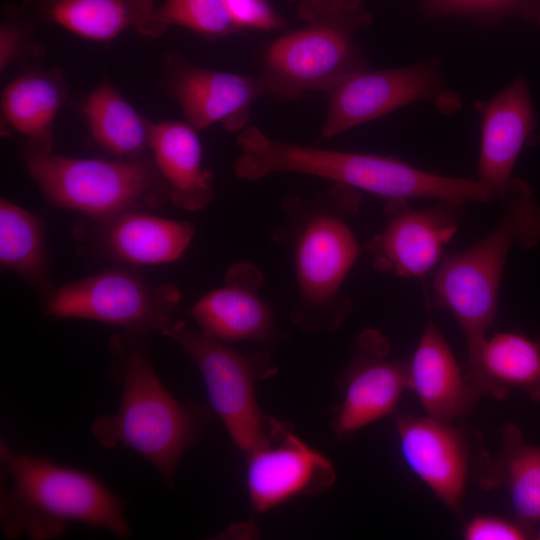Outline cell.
Segmentation results:
<instances>
[{
    "instance_id": "obj_21",
    "label": "cell",
    "mask_w": 540,
    "mask_h": 540,
    "mask_svg": "<svg viewBox=\"0 0 540 540\" xmlns=\"http://www.w3.org/2000/svg\"><path fill=\"white\" fill-rule=\"evenodd\" d=\"M108 254L130 265H162L178 260L190 246L194 226L141 212L128 211L104 222Z\"/></svg>"
},
{
    "instance_id": "obj_34",
    "label": "cell",
    "mask_w": 540,
    "mask_h": 540,
    "mask_svg": "<svg viewBox=\"0 0 540 540\" xmlns=\"http://www.w3.org/2000/svg\"><path fill=\"white\" fill-rule=\"evenodd\" d=\"M291 2L297 1V0H290Z\"/></svg>"
},
{
    "instance_id": "obj_3",
    "label": "cell",
    "mask_w": 540,
    "mask_h": 540,
    "mask_svg": "<svg viewBox=\"0 0 540 540\" xmlns=\"http://www.w3.org/2000/svg\"><path fill=\"white\" fill-rule=\"evenodd\" d=\"M233 170L257 181L273 173L312 175L366 191L385 200L428 198L465 205L481 194L474 179L427 172L396 157L296 145L268 137L249 124L236 138Z\"/></svg>"
},
{
    "instance_id": "obj_16",
    "label": "cell",
    "mask_w": 540,
    "mask_h": 540,
    "mask_svg": "<svg viewBox=\"0 0 540 540\" xmlns=\"http://www.w3.org/2000/svg\"><path fill=\"white\" fill-rule=\"evenodd\" d=\"M262 283L261 271L251 262L232 265L226 271L224 285L203 295L191 308L199 331L228 344L277 343L281 333L270 306L258 292Z\"/></svg>"
},
{
    "instance_id": "obj_4",
    "label": "cell",
    "mask_w": 540,
    "mask_h": 540,
    "mask_svg": "<svg viewBox=\"0 0 540 540\" xmlns=\"http://www.w3.org/2000/svg\"><path fill=\"white\" fill-rule=\"evenodd\" d=\"M1 524L6 537H58L72 522L126 537L124 501L93 475L11 450L3 441Z\"/></svg>"
},
{
    "instance_id": "obj_24",
    "label": "cell",
    "mask_w": 540,
    "mask_h": 540,
    "mask_svg": "<svg viewBox=\"0 0 540 540\" xmlns=\"http://www.w3.org/2000/svg\"><path fill=\"white\" fill-rule=\"evenodd\" d=\"M45 19L86 39L108 41L135 29L155 7L153 0H30Z\"/></svg>"
},
{
    "instance_id": "obj_27",
    "label": "cell",
    "mask_w": 540,
    "mask_h": 540,
    "mask_svg": "<svg viewBox=\"0 0 540 540\" xmlns=\"http://www.w3.org/2000/svg\"><path fill=\"white\" fill-rule=\"evenodd\" d=\"M171 26L184 27L210 39L241 32L232 21L224 0H164L136 30L145 37L157 38Z\"/></svg>"
},
{
    "instance_id": "obj_18",
    "label": "cell",
    "mask_w": 540,
    "mask_h": 540,
    "mask_svg": "<svg viewBox=\"0 0 540 540\" xmlns=\"http://www.w3.org/2000/svg\"><path fill=\"white\" fill-rule=\"evenodd\" d=\"M407 386L427 416L446 422L467 415L480 398L431 317L407 359Z\"/></svg>"
},
{
    "instance_id": "obj_1",
    "label": "cell",
    "mask_w": 540,
    "mask_h": 540,
    "mask_svg": "<svg viewBox=\"0 0 540 540\" xmlns=\"http://www.w3.org/2000/svg\"><path fill=\"white\" fill-rule=\"evenodd\" d=\"M360 204L359 190L338 183L310 197L283 199L284 219L271 238L292 251L298 292L290 320L304 333L334 332L351 312L342 287L360 255L348 223Z\"/></svg>"
},
{
    "instance_id": "obj_17",
    "label": "cell",
    "mask_w": 540,
    "mask_h": 540,
    "mask_svg": "<svg viewBox=\"0 0 540 540\" xmlns=\"http://www.w3.org/2000/svg\"><path fill=\"white\" fill-rule=\"evenodd\" d=\"M482 127L477 180L499 200L506 194L522 148L537 126L526 81L515 78L487 102H476Z\"/></svg>"
},
{
    "instance_id": "obj_13",
    "label": "cell",
    "mask_w": 540,
    "mask_h": 540,
    "mask_svg": "<svg viewBox=\"0 0 540 540\" xmlns=\"http://www.w3.org/2000/svg\"><path fill=\"white\" fill-rule=\"evenodd\" d=\"M245 459L247 493L256 513L296 497L324 493L336 480L331 461L280 420L270 439Z\"/></svg>"
},
{
    "instance_id": "obj_9",
    "label": "cell",
    "mask_w": 540,
    "mask_h": 540,
    "mask_svg": "<svg viewBox=\"0 0 540 540\" xmlns=\"http://www.w3.org/2000/svg\"><path fill=\"white\" fill-rule=\"evenodd\" d=\"M180 301L181 293L172 284L112 268L54 288L44 310L56 319L93 320L146 335L170 326Z\"/></svg>"
},
{
    "instance_id": "obj_11",
    "label": "cell",
    "mask_w": 540,
    "mask_h": 540,
    "mask_svg": "<svg viewBox=\"0 0 540 540\" xmlns=\"http://www.w3.org/2000/svg\"><path fill=\"white\" fill-rule=\"evenodd\" d=\"M336 386L340 400L333 409L332 430L339 441H349L364 427L397 413L408 388L407 359L391 356L390 341L379 330L364 329Z\"/></svg>"
},
{
    "instance_id": "obj_23",
    "label": "cell",
    "mask_w": 540,
    "mask_h": 540,
    "mask_svg": "<svg viewBox=\"0 0 540 540\" xmlns=\"http://www.w3.org/2000/svg\"><path fill=\"white\" fill-rule=\"evenodd\" d=\"M59 72L30 71L9 83L2 93L6 122L27 137L25 150L52 151L53 122L65 99Z\"/></svg>"
},
{
    "instance_id": "obj_12",
    "label": "cell",
    "mask_w": 540,
    "mask_h": 540,
    "mask_svg": "<svg viewBox=\"0 0 540 540\" xmlns=\"http://www.w3.org/2000/svg\"><path fill=\"white\" fill-rule=\"evenodd\" d=\"M464 205L443 200L428 208L409 200H385L386 223L364 246L373 267L402 278H423L441 261L458 231Z\"/></svg>"
},
{
    "instance_id": "obj_19",
    "label": "cell",
    "mask_w": 540,
    "mask_h": 540,
    "mask_svg": "<svg viewBox=\"0 0 540 540\" xmlns=\"http://www.w3.org/2000/svg\"><path fill=\"white\" fill-rule=\"evenodd\" d=\"M466 377L481 397L506 399L512 390L540 403V341L520 332H498L486 337L467 355Z\"/></svg>"
},
{
    "instance_id": "obj_2",
    "label": "cell",
    "mask_w": 540,
    "mask_h": 540,
    "mask_svg": "<svg viewBox=\"0 0 540 540\" xmlns=\"http://www.w3.org/2000/svg\"><path fill=\"white\" fill-rule=\"evenodd\" d=\"M143 336L124 331L110 339L111 368L122 398L114 415L93 421L92 434L105 448L135 450L171 487L181 458L199 439L211 412L170 394L155 372Z\"/></svg>"
},
{
    "instance_id": "obj_22",
    "label": "cell",
    "mask_w": 540,
    "mask_h": 540,
    "mask_svg": "<svg viewBox=\"0 0 540 540\" xmlns=\"http://www.w3.org/2000/svg\"><path fill=\"white\" fill-rule=\"evenodd\" d=\"M501 436V449L479 484L485 490L503 487L513 518L535 531L540 522V447L526 443L514 423L505 424Z\"/></svg>"
},
{
    "instance_id": "obj_8",
    "label": "cell",
    "mask_w": 540,
    "mask_h": 540,
    "mask_svg": "<svg viewBox=\"0 0 540 540\" xmlns=\"http://www.w3.org/2000/svg\"><path fill=\"white\" fill-rule=\"evenodd\" d=\"M161 334L174 340L198 367L210 408L245 456L265 444L279 420L260 408L255 387L277 372L269 351L242 353L230 344L173 322Z\"/></svg>"
},
{
    "instance_id": "obj_7",
    "label": "cell",
    "mask_w": 540,
    "mask_h": 540,
    "mask_svg": "<svg viewBox=\"0 0 540 540\" xmlns=\"http://www.w3.org/2000/svg\"><path fill=\"white\" fill-rule=\"evenodd\" d=\"M24 160L51 204L102 222L169 201L168 186L154 162L140 157L114 161L25 150Z\"/></svg>"
},
{
    "instance_id": "obj_28",
    "label": "cell",
    "mask_w": 540,
    "mask_h": 540,
    "mask_svg": "<svg viewBox=\"0 0 540 540\" xmlns=\"http://www.w3.org/2000/svg\"><path fill=\"white\" fill-rule=\"evenodd\" d=\"M432 14L460 15L477 22L516 16L531 20L536 0H422Z\"/></svg>"
},
{
    "instance_id": "obj_25",
    "label": "cell",
    "mask_w": 540,
    "mask_h": 540,
    "mask_svg": "<svg viewBox=\"0 0 540 540\" xmlns=\"http://www.w3.org/2000/svg\"><path fill=\"white\" fill-rule=\"evenodd\" d=\"M0 263L46 297L54 290L42 219L4 198L0 200Z\"/></svg>"
},
{
    "instance_id": "obj_14",
    "label": "cell",
    "mask_w": 540,
    "mask_h": 540,
    "mask_svg": "<svg viewBox=\"0 0 540 540\" xmlns=\"http://www.w3.org/2000/svg\"><path fill=\"white\" fill-rule=\"evenodd\" d=\"M401 457L455 515H462L470 449L465 431L429 416L395 414Z\"/></svg>"
},
{
    "instance_id": "obj_32",
    "label": "cell",
    "mask_w": 540,
    "mask_h": 540,
    "mask_svg": "<svg viewBox=\"0 0 540 540\" xmlns=\"http://www.w3.org/2000/svg\"><path fill=\"white\" fill-rule=\"evenodd\" d=\"M531 20H534L540 25V0H536L534 4Z\"/></svg>"
},
{
    "instance_id": "obj_15",
    "label": "cell",
    "mask_w": 540,
    "mask_h": 540,
    "mask_svg": "<svg viewBox=\"0 0 540 540\" xmlns=\"http://www.w3.org/2000/svg\"><path fill=\"white\" fill-rule=\"evenodd\" d=\"M167 62L168 88L196 130L218 123L239 133L250 124L253 103L266 96L259 76L197 67L180 56Z\"/></svg>"
},
{
    "instance_id": "obj_10",
    "label": "cell",
    "mask_w": 540,
    "mask_h": 540,
    "mask_svg": "<svg viewBox=\"0 0 540 540\" xmlns=\"http://www.w3.org/2000/svg\"><path fill=\"white\" fill-rule=\"evenodd\" d=\"M426 100L446 114L461 107L459 96L445 87L438 60L393 69L366 68L326 93L327 112L319 140L332 138L405 105Z\"/></svg>"
},
{
    "instance_id": "obj_6",
    "label": "cell",
    "mask_w": 540,
    "mask_h": 540,
    "mask_svg": "<svg viewBox=\"0 0 540 540\" xmlns=\"http://www.w3.org/2000/svg\"><path fill=\"white\" fill-rule=\"evenodd\" d=\"M296 13L303 24L269 42L260 53L258 76L266 96L326 94L368 68L356 34L372 17L361 0H300Z\"/></svg>"
},
{
    "instance_id": "obj_29",
    "label": "cell",
    "mask_w": 540,
    "mask_h": 540,
    "mask_svg": "<svg viewBox=\"0 0 540 540\" xmlns=\"http://www.w3.org/2000/svg\"><path fill=\"white\" fill-rule=\"evenodd\" d=\"M462 536L466 540H523L534 539L535 531L514 518L480 514L464 524Z\"/></svg>"
},
{
    "instance_id": "obj_20",
    "label": "cell",
    "mask_w": 540,
    "mask_h": 540,
    "mask_svg": "<svg viewBox=\"0 0 540 540\" xmlns=\"http://www.w3.org/2000/svg\"><path fill=\"white\" fill-rule=\"evenodd\" d=\"M149 150L175 207L200 211L208 206L214 196L213 174L203 168L194 127L178 121L150 122Z\"/></svg>"
},
{
    "instance_id": "obj_33",
    "label": "cell",
    "mask_w": 540,
    "mask_h": 540,
    "mask_svg": "<svg viewBox=\"0 0 540 540\" xmlns=\"http://www.w3.org/2000/svg\"><path fill=\"white\" fill-rule=\"evenodd\" d=\"M534 539L540 540V522H539L538 525L536 526V529H535V538H534Z\"/></svg>"
},
{
    "instance_id": "obj_26",
    "label": "cell",
    "mask_w": 540,
    "mask_h": 540,
    "mask_svg": "<svg viewBox=\"0 0 540 540\" xmlns=\"http://www.w3.org/2000/svg\"><path fill=\"white\" fill-rule=\"evenodd\" d=\"M94 141L127 159L149 149V123L109 84L95 88L82 104Z\"/></svg>"
},
{
    "instance_id": "obj_31",
    "label": "cell",
    "mask_w": 540,
    "mask_h": 540,
    "mask_svg": "<svg viewBox=\"0 0 540 540\" xmlns=\"http://www.w3.org/2000/svg\"><path fill=\"white\" fill-rule=\"evenodd\" d=\"M22 43L20 31L12 24L4 23L0 29V67L6 69L13 61Z\"/></svg>"
},
{
    "instance_id": "obj_30",
    "label": "cell",
    "mask_w": 540,
    "mask_h": 540,
    "mask_svg": "<svg viewBox=\"0 0 540 540\" xmlns=\"http://www.w3.org/2000/svg\"><path fill=\"white\" fill-rule=\"evenodd\" d=\"M224 2L232 21L241 31L285 29L283 18L268 0H224Z\"/></svg>"
},
{
    "instance_id": "obj_5",
    "label": "cell",
    "mask_w": 540,
    "mask_h": 540,
    "mask_svg": "<svg viewBox=\"0 0 540 540\" xmlns=\"http://www.w3.org/2000/svg\"><path fill=\"white\" fill-rule=\"evenodd\" d=\"M500 201L503 209L496 225L468 249L442 258L433 278L428 305L452 313L464 334L467 355L479 348L496 320L511 249H530L540 242V203L529 184L513 178Z\"/></svg>"
}]
</instances>
